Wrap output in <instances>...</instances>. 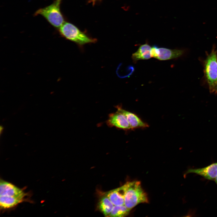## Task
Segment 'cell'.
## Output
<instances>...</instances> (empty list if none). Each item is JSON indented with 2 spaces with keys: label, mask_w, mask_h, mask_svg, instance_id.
I'll return each instance as SVG.
<instances>
[{
  "label": "cell",
  "mask_w": 217,
  "mask_h": 217,
  "mask_svg": "<svg viewBox=\"0 0 217 217\" xmlns=\"http://www.w3.org/2000/svg\"><path fill=\"white\" fill-rule=\"evenodd\" d=\"M99 0H91V1L94 4L97 1H99Z\"/></svg>",
  "instance_id": "2e32d148"
},
{
  "label": "cell",
  "mask_w": 217,
  "mask_h": 217,
  "mask_svg": "<svg viewBox=\"0 0 217 217\" xmlns=\"http://www.w3.org/2000/svg\"><path fill=\"white\" fill-rule=\"evenodd\" d=\"M21 189L4 181L0 183V205L6 209L12 208L22 202L26 196Z\"/></svg>",
  "instance_id": "6da1fadb"
},
{
  "label": "cell",
  "mask_w": 217,
  "mask_h": 217,
  "mask_svg": "<svg viewBox=\"0 0 217 217\" xmlns=\"http://www.w3.org/2000/svg\"><path fill=\"white\" fill-rule=\"evenodd\" d=\"M148 202L147 194L142 188L139 181L127 182L124 205L127 208L131 210L140 203Z\"/></svg>",
  "instance_id": "7a4b0ae2"
},
{
  "label": "cell",
  "mask_w": 217,
  "mask_h": 217,
  "mask_svg": "<svg viewBox=\"0 0 217 217\" xmlns=\"http://www.w3.org/2000/svg\"><path fill=\"white\" fill-rule=\"evenodd\" d=\"M190 173L196 174L206 179L214 181L217 175V162L202 168H189L185 173V176Z\"/></svg>",
  "instance_id": "52a82bcc"
},
{
  "label": "cell",
  "mask_w": 217,
  "mask_h": 217,
  "mask_svg": "<svg viewBox=\"0 0 217 217\" xmlns=\"http://www.w3.org/2000/svg\"><path fill=\"white\" fill-rule=\"evenodd\" d=\"M127 182L121 187L108 191L105 195L114 206L124 205V196Z\"/></svg>",
  "instance_id": "ba28073f"
},
{
  "label": "cell",
  "mask_w": 217,
  "mask_h": 217,
  "mask_svg": "<svg viewBox=\"0 0 217 217\" xmlns=\"http://www.w3.org/2000/svg\"><path fill=\"white\" fill-rule=\"evenodd\" d=\"M158 48L156 46H154L151 47V54L152 57L156 59L158 56Z\"/></svg>",
  "instance_id": "5bb4252c"
},
{
  "label": "cell",
  "mask_w": 217,
  "mask_h": 217,
  "mask_svg": "<svg viewBox=\"0 0 217 217\" xmlns=\"http://www.w3.org/2000/svg\"><path fill=\"white\" fill-rule=\"evenodd\" d=\"M214 181H215L216 184L217 185V175H216V177H215V179Z\"/></svg>",
  "instance_id": "e0dca14e"
},
{
  "label": "cell",
  "mask_w": 217,
  "mask_h": 217,
  "mask_svg": "<svg viewBox=\"0 0 217 217\" xmlns=\"http://www.w3.org/2000/svg\"><path fill=\"white\" fill-rule=\"evenodd\" d=\"M3 127L2 126H0V134H1L2 133V131L3 130Z\"/></svg>",
  "instance_id": "9a60e30c"
},
{
  "label": "cell",
  "mask_w": 217,
  "mask_h": 217,
  "mask_svg": "<svg viewBox=\"0 0 217 217\" xmlns=\"http://www.w3.org/2000/svg\"><path fill=\"white\" fill-rule=\"evenodd\" d=\"M131 209L124 205L114 206L109 217H124L127 215Z\"/></svg>",
  "instance_id": "4fadbf2b"
},
{
  "label": "cell",
  "mask_w": 217,
  "mask_h": 217,
  "mask_svg": "<svg viewBox=\"0 0 217 217\" xmlns=\"http://www.w3.org/2000/svg\"><path fill=\"white\" fill-rule=\"evenodd\" d=\"M62 0H55L51 5L37 10L34 14V16L40 15L54 27L59 28L64 22L60 9Z\"/></svg>",
  "instance_id": "3957f363"
},
{
  "label": "cell",
  "mask_w": 217,
  "mask_h": 217,
  "mask_svg": "<svg viewBox=\"0 0 217 217\" xmlns=\"http://www.w3.org/2000/svg\"><path fill=\"white\" fill-rule=\"evenodd\" d=\"M151 47L147 43L141 45L132 55V58L134 63L140 60H147L152 58L151 54Z\"/></svg>",
  "instance_id": "8fae6325"
},
{
  "label": "cell",
  "mask_w": 217,
  "mask_h": 217,
  "mask_svg": "<svg viewBox=\"0 0 217 217\" xmlns=\"http://www.w3.org/2000/svg\"><path fill=\"white\" fill-rule=\"evenodd\" d=\"M184 53L181 49H170L163 47H158L157 59L159 60H167L179 58Z\"/></svg>",
  "instance_id": "30bf717a"
},
{
  "label": "cell",
  "mask_w": 217,
  "mask_h": 217,
  "mask_svg": "<svg viewBox=\"0 0 217 217\" xmlns=\"http://www.w3.org/2000/svg\"><path fill=\"white\" fill-rule=\"evenodd\" d=\"M114 206L105 195L100 199L98 204L99 209L106 217L109 216Z\"/></svg>",
  "instance_id": "7c38bea8"
},
{
  "label": "cell",
  "mask_w": 217,
  "mask_h": 217,
  "mask_svg": "<svg viewBox=\"0 0 217 217\" xmlns=\"http://www.w3.org/2000/svg\"><path fill=\"white\" fill-rule=\"evenodd\" d=\"M106 123L110 127H114L124 130L131 129L126 116L118 110L109 114Z\"/></svg>",
  "instance_id": "8992f818"
},
{
  "label": "cell",
  "mask_w": 217,
  "mask_h": 217,
  "mask_svg": "<svg viewBox=\"0 0 217 217\" xmlns=\"http://www.w3.org/2000/svg\"><path fill=\"white\" fill-rule=\"evenodd\" d=\"M216 94H217V86L216 89Z\"/></svg>",
  "instance_id": "ac0fdd59"
},
{
  "label": "cell",
  "mask_w": 217,
  "mask_h": 217,
  "mask_svg": "<svg viewBox=\"0 0 217 217\" xmlns=\"http://www.w3.org/2000/svg\"><path fill=\"white\" fill-rule=\"evenodd\" d=\"M116 108L117 110L126 116L131 129L149 127L147 124L143 122L135 114L123 109L119 105L116 106Z\"/></svg>",
  "instance_id": "9c48e42d"
},
{
  "label": "cell",
  "mask_w": 217,
  "mask_h": 217,
  "mask_svg": "<svg viewBox=\"0 0 217 217\" xmlns=\"http://www.w3.org/2000/svg\"><path fill=\"white\" fill-rule=\"evenodd\" d=\"M58 29L62 36L80 46L94 43L96 41V39L90 37L73 24L69 22H64Z\"/></svg>",
  "instance_id": "5b68a950"
},
{
  "label": "cell",
  "mask_w": 217,
  "mask_h": 217,
  "mask_svg": "<svg viewBox=\"0 0 217 217\" xmlns=\"http://www.w3.org/2000/svg\"><path fill=\"white\" fill-rule=\"evenodd\" d=\"M204 73L209 92L216 94L217 86V51L215 48L207 56L204 64Z\"/></svg>",
  "instance_id": "277c9868"
}]
</instances>
